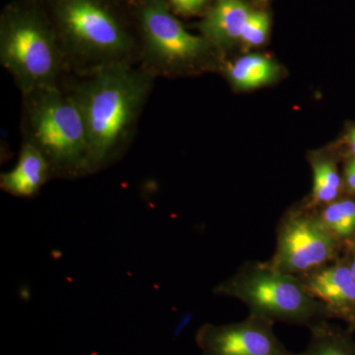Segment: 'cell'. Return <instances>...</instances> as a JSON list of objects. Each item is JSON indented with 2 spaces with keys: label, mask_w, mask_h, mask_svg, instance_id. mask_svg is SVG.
I'll return each mask as SVG.
<instances>
[{
  "label": "cell",
  "mask_w": 355,
  "mask_h": 355,
  "mask_svg": "<svg viewBox=\"0 0 355 355\" xmlns=\"http://www.w3.org/2000/svg\"><path fill=\"white\" fill-rule=\"evenodd\" d=\"M279 69L270 58L261 55H245L229 65L227 74L237 87L252 89L272 83Z\"/></svg>",
  "instance_id": "cell-13"
},
{
  "label": "cell",
  "mask_w": 355,
  "mask_h": 355,
  "mask_svg": "<svg viewBox=\"0 0 355 355\" xmlns=\"http://www.w3.org/2000/svg\"><path fill=\"white\" fill-rule=\"evenodd\" d=\"M350 270H352V275H354L355 279V256L354 260H352V263L349 265Z\"/></svg>",
  "instance_id": "cell-20"
},
{
  "label": "cell",
  "mask_w": 355,
  "mask_h": 355,
  "mask_svg": "<svg viewBox=\"0 0 355 355\" xmlns=\"http://www.w3.org/2000/svg\"><path fill=\"white\" fill-rule=\"evenodd\" d=\"M349 316L352 318V319L355 321V306L354 309H352V313H350Z\"/></svg>",
  "instance_id": "cell-21"
},
{
  "label": "cell",
  "mask_w": 355,
  "mask_h": 355,
  "mask_svg": "<svg viewBox=\"0 0 355 355\" xmlns=\"http://www.w3.org/2000/svg\"><path fill=\"white\" fill-rule=\"evenodd\" d=\"M252 10L243 0H216L200 23L202 36L216 48H227L241 40Z\"/></svg>",
  "instance_id": "cell-11"
},
{
  "label": "cell",
  "mask_w": 355,
  "mask_h": 355,
  "mask_svg": "<svg viewBox=\"0 0 355 355\" xmlns=\"http://www.w3.org/2000/svg\"><path fill=\"white\" fill-rule=\"evenodd\" d=\"M214 293L239 299L250 315L313 328L331 317L328 308L311 296L297 275L282 272L268 261H247Z\"/></svg>",
  "instance_id": "cell-5"
},
{
  "label": "cell",
  "mask_w": 355,
  "mask_h": 355,
  "mask_svg": "<svg viewBox=\"0 0 355 355\" xmlns=\"http://www.w3.org/2000/svg\"><path fill=\"white\" fill-rule=\"evenodd\" d=\"M310 163L313 171V191L307 207L314 210L338 200L343 182L335 159L323 154H313Z\"/></svg>",
  "instance_id": "cell-12"
},
{
  "label": "cell",
  "mask_w": 355,
  "mask_h": 355,
  "mask_svg": "<svg viewBox=\"0 0 355 355\" xmlns=\"http://www.w3.org/2000/svg\"><path fill=\"white\" fill-rule=\"evenodd\" d=\"M0 64L21 95L62 83L64 62L57 33L38 0H17L2 11Z\"/></svg>",
  "instance_id": "cell-4"
},
{
  "label": "cell",
  "mask_w": 355,
  "mask_h": 355,
  "mask_svg": "<svg viewBox=\"0 0 355 355\" xmlns=\"http://www.w3.org/2000/svg\"><path fill=\"white\" fill-rule=\"evenodd\" d=\"M44 7L57 33L65 74L139 64L137 35L111 0H44Z\"/></svg>",
  "instance_id": "cell-2"
},
{
  "label": "cell",
  "mask_w": 355,
  "mask_h": 355,
  "mask_svg": "<svg viewBox=\"0 0 355 355\" xmlns=\"http://www.w3.org/2000/svg\"><path fill=\"white\" fill-rule=\"evenodd\" d=\"M270 31V17L263 11H252L243 28L241 40L248 46H259L265 43Z\"/></svg>",
  "instance_id": "cell-16"
},
{
  "label": "cell",
  "mask_w": 355,
  "mask_h": 355,
  "mask_svg": "<svg viewBox=\"0 0 355 355\" xmlns=\"http://www.w3.org/2000/svg\"><path fill=\"white\" fill-rule=\"evenodd\" d=\"M354 247H355V242H354Z\"/></svg>",
  "instance_id": "cell-22"
},
{
  "label": "cell",
  "mask_w": 355,
  "mask_h": 355,
  "mask_svg": "<svg viewBox=\"0 0 355 355\" xmlns=\"http://www.w3.org/2000/svg\"><path fill=\"white\" fill-rule=\"evenodd\" d=\"M338 241L309 207L291 209L279 221L277 249L268 263L291 275H306L335 260Z\"/></svg>",
  "instance_id": "cell-7"
},
{
  "label": "cell",
  "mask_w": 355,
  "mask_h": 355,
  "mask_svg": "<svg viewBox=\"0 0 355 355\" xmlns=\"http://www.w3.org/2000/svg\"><path fill=\"white\" fill-rule=\"evenodd\" d=\"M135 17L139 64L156 78L209 64L216 46L205 37L187 31L165 0H137Z\"/></svg>",
  "instance_id": "cell-6"
},
{
  "label": "cell",
  "mask_w": 355,
  "mask_h": 355,
  "mask_svg": "<svg viewBox=\"0 0 355 355\" xmlns=\"http://www.w3.org/2000/svg\"><path fill=\"white\" fill-rule=\"evenodd\" d=\"M273 324L250 314L238 323L205 324L198 329L196 342L202 355H297L277 338Z\"/></svg>",
  "instance_id": "cell-8"
},
{
  "label": "cell",
  "mask_w": 355,
  "mask_h": 355,
  "mask_svg": "<svg viewBox=\"0 0 355 355\" xmlns=\"http://www.w3.org/2000/svg\"><path fill=\"white\" fill-rule=\"evenodd\" d=\"M345 181L347 189L355 193V158L352 157L345 165Z\"/></svg>",
  "instance_id": "cell-18"
},
{
  "label": "cell",
  "mask_w": 355,
  "mask_h": 355,
  "mask_svg": "<svg viewBox=\"0 0 355 355\" xmlns=\"http://www.w3.org/2000/svg\"><path fill=\"white\" fill-rule=\"evenodd\" d=\"M51 179L53 177L48 160L38 149L22 142L17 164L1 174L0 188L14 197L29 198L38 195Z\"/></svg>",
  "instance_id": "cell-10"
},
{
  "label": "cell",
  "mask_w": 355,
  "mask_h": 355,
  "mask_svg": "<svg viewBox=\"0 0 355 355\" xmlns=\"http://www.w3.org/2000/svg\"><path fill=\"white\" fill-rule=\"evenodd\" d=\"M345 144L347 150L352 154V157L355 158V125L349 128L345 135Z\"/></svg>",
  "instance_id": "cell-19"
},
{
  "label": "cell",
  "mask_w": 355,
  "mask_h": 355,
  "mask_svg": "<svg viewBox=\"0 0 355 355\" xmlns=\"http://www.w3.org/2000/svg\"><path fill=\"white\" fill-rule=\"evenodd\" d=\"M156 77L139 64H121L87 76L65 74L60 85L80 112L93 172L118 162L132 146Z\"/></svg>",
  "instance_id": "cell-1"
},
{
  "label": "cell",
  "mask_w": 355,
  "mask_h": 355,
  "mask_svg": "<svg viewBox=\"0 0 355 355\" xmlns=\"http://www.w3.org/2000/svg\"><path fill=\"white\" fill-rule=\"evenodd\" d=\"M318 218L338 241L355 234V200H336L319 209Z\"/></svg>",
  "instance_id": "cell-14"
},
{
  "label": "cell",
  "mask_w": 355,
  "mask_h": 355,
  "mask_svg": "<svg viewBox=\"0 0 355 355\" xmlns=\"http://www.w3.org/2000/svg\"><path fill=\"white\" fill-rule=\"evenodd\" d=\"M307 347L297 355H355L349 340L326 322L310 329Z\"/></svg>",
  "instance_id": "cell-15"
},
{
  "label": "cell",
  "mask_w": 355,
  "mask_h": 355,
  "mask_svg": "<svg viewBox=\"0 0 355 355\" xmlns=\"http://www.w3.org/2000/svg\"><path fill=\"white\" fill-rule=\"evenodd\" d=\"M169 2L178 12L184 15H193L200 12L207 6L209 0H169Z\"/></svg>",
  "instance_id": "cell-17"
},
{
  "label": "cell",
  "mask_w": 355,
  "mask_h": 355,
  "mask_svg": "<svg viewBox=\"0 0 355 355\" xmlns=\"http://www.w3.org/2000/svg\"><path fill=\"white\" fill-rule=\"evenodd\" d=\"M299 279L308 293L328 308L331 316L352 313L355 306V279L349 265L328 263Z\"/></svg>",
  "instance_id": "cell-9"
},
{
  "label": "cell",
  "mask_w": 355,
  "mask_h": 355,
  "mask_svg": "<svg viewBox=\"0 0 355 355\" xmlns=\"http://www.w3.org/2000/svg\"><path fill=\"white\" fill-rule=\"evenodd\" d=\"M20 132L22 142L48 160L53 178L73 180L94 174L83 116L60 84L22 95Z\"/></svg>",
  "instance_id": "cell-3"
}]
</instances>
